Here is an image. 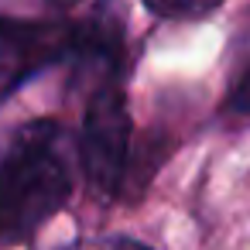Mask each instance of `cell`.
I'll list each match as a JSON object with an SVG mask.
<instances>
[{
	"mask_svg": "<svg viewBox=\"0 0 250 250\" xmlns=\"http://www.w3.org/2000/svg\"><path fill=\"white\" fill-rule=\"evenodd\" d=\"M62 144L59 120H31L0 151V243L31 240L65 206L72 178Z\"/></svg>",
	"mask_w": 250,
	"mask_h": 250,
	"instance_id": "1",
	"label": "cell"
},
{
	"mask_svg": "<svg viewBox=\"0 0 250 250\" xmlns=\"http://www.w3.org/2000/svg\"><path fill=\"white\" fill-rule=\"evenodd\" d=\"M130 110L127 96L117 83L93 89V100L83 117V141H79V161L86 171L89 188L100 199H110L120 192L127 161H130Z\"/></svg>",
	"mask_w": 250,
	"mask_h": 250,
	"instance_id": "2",
	"label": "cell"
},
{
	"mask_svg": "<svg viewBox=\"0 0 250 250\" xmlns=\"http://www.w3.org/2000/svg\"><path fill=\"white\" fill-rule=\"evenodd\" d=\"M72 24L0 18V103L14 96L31 76L69 55Z\"/></svg>",
	"mask_w": 250,
	"mask_h": 250,
	"instance_id": "3",
	"label": "cell"
},
{
	"mask_svg": "<svg viewBox=\"0 0 250 250\" xmlns=\"http://www.w3.org/2000/svg\"><path fill=\"white\" fill-rule=\"evenodd\" d=\"M72 83L100 89L117 83L124 69V11L120 0H100L86 21L72 24L69 55Z\"/></svg>",
	"mask_w": 250,
	"mask_h": 250,
	"instance_id": "4",
	"label": "cell"
},
{
	"mask_svg": "<svg viewBox=\"0 0 250 250\" xmlns=\"http://www.w3.org/2000/svg\"><path fill=\"white\" fill-rule=\"evenodd\" d=\"M223 0H144V7L165 21H199L209 18Z\"/></svg>",
	"mask_w": 250,
	"mask_h": 250,
	"instance_id": "5",
	"label": "cell"
},
{
	"mask_svg": "<svg viewBox=\"0 0 250 250\" xmlns=\"http://www.w3.org/2000/svg\"><path fill=\"white\" fill-rule=\"evenodd\" d=\"M59 250H151V247L141 243V240H130V236H93V240L65 243Z\"/></svg>",
	"mask_w": 250,
	"mask_h": 250,
	"instance_id": "6",
	"label": "cell"
},
{
	"mask_svg": "<svg viewBox=\"0 0 250 250\" xmlns=\"http://www.w3.org/2000/svg\"><path fill=\"white\" fill-rule=\"evenodd\" d=\"M226 110H229V113H243V117H250V69L243 72V79L236 83L233 96L226 100Z\"/></svg>",
	"mask_w": 250,
	"mask_h": 250,
	"instance_id": "7",
	"label": "cell"
}]
</instances>
